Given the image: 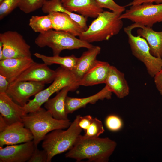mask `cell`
Instances as JSON below:
<instances>
[{"instance_id":"6da1fadb","label":"cell","mask_w":162,"mask_h":162,"mask_svg":"<svg viewBox=\"0 0 162 162\" xmlns=\"http://www.w3.org/2000/svg\"><path fill=\"white\" fill-rule=\"evenodd\" d=\"M116 145L108 137L88 138L80 135L65 156L77 162L86 159L89 162H107Z\"/></svg>"},{"instance_id":"7a4b0ae2","label":"cell","mask_w":162,"mask_h":162,"mask_svg":"<svg viewBox=\"0 0 162 162\" xmlns=\"http://www.w3.org/2000/svg\"><path fill=\"white\" fill-rule=\"evenodd\" d=\"M122 13L104 11L92 22L87 30L83 31L79 38L88 43L109 40L118 34L123 26L119 18Z\"/></svg>"},{"instance_id":"3957f363","label":"cell","mask_w":162,"mask_h":162,"mask_svg":"<svg viewBox=\"0 0 162 162\" xmlns=\"http://www.w3.org/2000/svg\"><path fill=\"white\" fill-rule=\"evenodd\" d=\"M22 122L32 134L36 147L47 134L57 129L67 128L71 123L69 119H56L50 111L41 107L26 114L22 118Z\"/></svg>"},{"instance_id":"277c9868","label":"cell","mask_w":162,"mask_h":162,"mask_svg":"<svg viewBox=\"0 0 162 162\" xmlns=\"http://www.w3.org/2000/svg\"><path fill=\"white\" fill-rule=\"evenodd\" d=\"M80 115H77L66 130H53L45 136L42 147L47 152V162H50L55 155L69 150L73 146L82 131L78 125Z\"/></svg>"},{"instance_id":"5b68a950","label":"cell","mask_w":162,"mask_h":162,"mask_svg":"<svg viewBox=\"0 0 162 162\" xmlns=\"http://www.w3.org/2000/svg\"><path fill=\"white\" fill-rule=\"evenodd\" d=\"M67 32L53 29L40 33L35 40L38 47L46 46L51 48L53 56L59 55L65 50H71L84 48L88 49L94 46L92 44L76 37Z\"/></svg>"},{"instance_id":"8992f818","label":"cell","mask_w":162,"mask_h":162,"mask_svg":"<svg viewBox=\"0 0 162 162\" xmlns=\"http://www.w3.org/2000/svg\"><path fill=\"white\" fill-rule=\"evenodd\" d=\"M56 71V76L52 83L48 87L35 95L33 99L30 100L23 106L26 114L41 107L52 94L58 92L64 88L70 86L74 91L79 86L71 71L61 66Z\"/></svg>"},{"instance_id":"52a82bcc","label":"cell","mask_w":162,"mask_h":162,"mask_svg":"<svg viewBox=\"0 0 162 162\" xmlns=\"http://www.w3.org/2000/svg\"><path fill=\"white\" fill-rule=\"evenodd\" d=\"M119 18L134 22L129 26L133 29L139 25L152 28L154 24L162 22V3H143L132 5L121 14Z\"/></svg>"},{"instance_id":"ba28073f","label":"cell","mask_w":162,"mask_h":162,"mask_svg":"<svg viewBox=\"0 0 162 162\" xmlns=\"http://www.w3.org/2000/svg\"><path fill=\"white\" fill-rule=\"evenodd\" d=\"M132 30L129 26L124 28V31L128 37V42L132 53L143 63L149 74L154 77L162 68V58L152 55L146 41L138 35H134L132 33Z\"/></svg>"},{"instance_id":"9c48e42d","label":"cell","mask_w":162,"mask_h":162,"mask_svg":"<svg viewBox=\"0 0 162 162\" xmlns=\"http://www.w3.org/2000/svg\"><path fill=\"white\" fill-rule=\"evenodd\" d=\"M0 42L3 45L2 60L9 58L32 57L30 46L23 36L16 31H9L0 33Z\"/></svg>"},{"instance_id":"30bf717a","label":"cell","mask_w":162,"mask_h":162,"mask_svg":"<svg viewBox=\"0 0 162 162\" xmlns=\"http://www.w3.org/2000/svg\"><path fill=\"white\" fill-rule=\"evenodd\" d=\"M45 84L27 81H15L10 83L7 94L16 103L24 106L29 98L43 90Z\"/></svg>"},{"instance_id":"8fae6325","label":"cell","mask_w":162,"mask_h":162,"mask_svg":"<svg viewBox=\"0 0 162 162\" xmlns=\"http://www.w3.org/2000/svg\"><path fill=\"white\" fill-rule=\"evenodd\" d=\"M36 147L33 140L4 148L0 147V162L28 161Z\"/></svg>"},{"instance_id":"7c38bea8","label":"cell","mask_w":162,"mask_h":162,"mask_svg":"<svg viewBox=\"0 0 162 162\" xmlns=\"http://www.w3.org/2000/svg\"><path fill=\"white\" fill-rule=\"evenodd\" d=\"M33 140L31 131L22 122L8 125L0 132V147L15 145Z\"/></svg>"},{"instance_id":"4fadbf2b","label":"cell","mask_w":162,"mask_h":162,"mask_svg":"<svg viewBox=\"0 0 162 162\" xmlns=\"http://www.w3.org/2000/svg\"><path fill=\"white\" fill-rule=\"evenodd\" d=\"M35 62L32 57L9 58L1 60L0 74L5 77L11 83Z\"/></svg>"},{"instance_id":"5bb4252c","label":"cell","mask_w":162,"mask_h":162,"mask_svg":"<svg viewBox=\"0 0 162 162\" xmlns=\"http://www.w3.org/2000/svg\"><path fill=\"white\" fill-rule=\"evenodd\" d=\"M44 63L35 62L14 81H32L45 84L52 82L56 77V72Z\"/></svg>"},{"instance_id":"9a60e30c","label":"cell","mask_w":162,"mask_h":162,"mask_svg":"<svg viewBox=\"0 0 162 162\" xmlns=\"http://www.w3.org/2000/svg\"><path fill=\"white\" fill-rule=\"evenodd\" d=\"M0 113L8 125L22 122L26 114L23 106L15 102L5 92L0 93Z\"/></svg>"},{"instance_id":"2e32d148","label":"cell","mask_w":162,"mask_h":162,"mask_svg":"<svg viewBox=\"0 0 162 162\" xmlns=\"http://www.w3.org/2000/svg\"><path fill=\"white\" fill-rule=\"evenodd\" d=\"M64 8L68 11L78 14L87 19L96 18L103 11L95 0H61Z\"/></svg>"},{"instance_id":"e0dca14e","label":"cell","mask_w":162,"mask_h":162,"mask_svg":"<svg viewBox=\"0 0 162 162\" xmlns=\"http://www.w3.org/2000/svg\"><path fill=\"white\" fill-rule=\"evenodd\" d=\"M110 66L107 62L97 60L78 82V85L88 86L105 83Z\"/></svg>"},{"instance_id":"ac0fdd59","label":"cell","mask_w":162,"mask_h":162,"mask_svg":"<svg viewBox=\"0 0 162 162\" xmlns=\"http://www.w3.org/2000/svg\"><path fill=\"white\" fill-rule=\"evenodd\" d=\"M105 84L110 90L120 98L129 93V88L124 74L114 66L110 65Z\"/></svg>"},{"instance_id":"d6986e66","label":"cell","mask_w":162,"mask_h":162,"mask_svg":"<svg viewBox=\"0 0 162 162\" xmlns=\"http://www.w3.org/2000/svg\"><path fill=\"white\" fill-rule=\"evenodd\" d=\"M112 92L106 86L97 93L85 98H76L67 96L65 101V108L68 114L72 113L80 108L85 107L88 104H94L99 100L111 98Z\"/></svg>"},{"instance_id":"ffe728a7","label":"cell","mask_w":162,"mask_h":162,"mask_svg":"<svg viewBox=\"0 0 162 162\" xmlns=\"http://www.w3.org/2000/svg\"><path fill=\"white\" fill-rule=\"evenodd\" d=\"M73 91L71 87H66L55 97L49 98L45 102V109L50 112L54 118L60 120H69L66 110L65 101L68 92Z\"/></svg>"},{"instance_id":"44dd1931","label":"cell","mask_w":162,"mask_h":162,"mask_svg":"<svg viewBox=\"0 0 162 162\" xmlns=\"http://www.w3.org/2000/svg\"><path fill=\"white\" fill-rule=\"evenodd\" d=\"M49 14L54 30L68 32L79 37L84 31L77 22L65 13L52 12Z\"/></svg>"},{"instance_id":"7402d4cb","label":"cell","mask_w":162,"mask_h":162,"mask_svg":"<svg viewBox=\"0 0 162 162\" xmlns=\"http://www.w3.org/2000/svg\"><path fill=\"white\" fill-rule=\"evenodd\" d=\"M136 32L138 35L145 39L150 48V53L154 56L162 58V31H155L152 27L137 26Z\"/></svg>"},{"instance_id":"603a6c76","label":"cell","mask_w":162,"mask_h":162,"mask_svg":"<svg viewBox=\"0 0 162 162\" xmlns=\"http://www.w3.org/2000/svg\"><path fill=\"white\" fill-rule=\"evenodd\" d=\"M101 50L100 46H94L83 52L78 58L75 67L72 71L77 83L97 60V57Z\"/></svg>"},{"instance_id":"cb8c5ba5","label":"cell","mask_w":162,"mask_h":162,"mask_svg":"<svg viewBox=\"0 0 162 162\" xmlns=\"http://www.w3.org/2000/svg\"><path fill=\"white\" fill-rule=\"evenodd\" d=\"M41 9L43 12L48 14L52 12L65 13L77 22L84 31L88 28L87 24V19L68 10L63 6L61 0H46Z\"/></svg>"},{"instance_id":"d4e9b609","label":"cell","mask_w":162,"mask_h":162,"mask_svg":"<svg viewBox=\"0 0 162 162\" xmlns=\"http://www.w3.org/2000/svg\"><path fill=\"white\" fill-rule=\"evenodd\" d=\"M34 55L48 65L54 64H58L65 68L72 71L75 68L78 58L74 55L69 56L62 57L58 56H48L38 53Z\"/></svg>"},{"instance_id":"484cf974","label":"cell","mask_w":162,"mask_h":162,"mask_svg":"<svg viewBox=\"0 0 162 162\" xmlns=\"http://www.w3.org/2000/svg\"><path fill=\"white\" fill-rule=\"evenodd\" d=\"M29 25L34 32L40 33L53 29L52 20L49 14L43 16H32L29 20Z\"/></svg>"},{"instance_id":"4316f807","label":"cell","mask_w":162,"mask_h":162,"mask_svg":"<svg viewBox=\"0 0 162 162\" xmlns=\"http://www.w3.org/2000/svg\"><path fill=\"white\" fill-rule=\"evenodd\" d=\"M104 131L102 122L96 117L93 118L92 122L83 136L88 138L98 137Z\"/></svg>"},{"instance_id":"83f0119b","label":"cell","mask_w":162,"mask_h":162,"mask_svg":"<svg viewBox=\"0 0 162 162\" xmlns=\"http://www.w3.org/2000/svg\"><path fill=\"white\" fill-rule=\"evenodd\" d=\"M46 0H20L18 7L25 14H29L41 8Z\"/></svg>"},{"instance_id":"f1b7e54d","label":"cell","mask_w":162,"mask_h":162,"mask_svg":"<svg viewBox=\"0 0 162 162\" xmlns=\"http://www.w3.org/2000/svg\"><path fill=\"white\" fill-rule=\"evenodd\" d=\"M20 0H4L0 4V20H2L18 7Z\"/></svg>"},{"instance_id":"f546056e","label":"cell","mask_w":162,"mask_h":162,"mask_svg":"<svg viewBox=\"0 0 162 162\" xmlns=\"http://www.w3.org/2000/svg\"><path fill=\"white\" fill-rule=\"evenodd\" d=\"M105 123L107 128L112 131H116L120 130L123 125L121 118L115 115L108 116L106 118Z\"/></svg>"},{"instance_id":"4dcf8cb0","label":"cell","mask_w":162,"mask_h":162,"mask_svg":"<svg viewBox=\"0 0 162 162\" xmlns=\"http://www.w3.org/2000/svg\"><path fill=\"white\" fill-rule=\"evenodd\" d=\"M100 8L108 9L112 11L122 13L125 10V6H120L114 0H95Z\"/></svg>"},{"instance_id":"1f68e13d","label":"cell","mask_w":162,"mask_h":162,"mask_svg":"<svg viewBox=\"0 0 162 162\" xmlns=\"http://www.w3.org/2000/svg\"><path fill=\"white\" fill-rule=\"evenodd\" d=\"M48 154L44 149L40 150L37 147L28 162H47Z\"/></svg>"},{"instance_id":"d6a6232c","label":"cell","mask_w":162,"mask_h":162,"mask_svg":"<svg viewBox=\"0 0 162 162\" xmlns=\"http://www.w3.org/2000/svg\"><path fill=\"white\" fill-rule=\"evenodd\" d=\"M93 118L90 115L80 116L78 122L79 126L85 131L92 122Z\"/></svg>"},{"instance_id":"836d02e7","label":"cell","mask_w":162,"mask_h":162,"mask_svg":"<svg viewBox=\"0 0 162 162\" xmlns=\"http://www.w3.org/2000/svg\"><path fill=\"white\" fill-rule=\"evenodd\" d=\"M156 87L160 94L162 95V68L154 76Z\"/></svg>"},{"instance_id":"e575fe53","label":"cell","mask_w":162,"mask_h":162,"mask_svg":"<svg viewBox=\"0 0 162 162\" xmlns=\"http://www.w3.org/2000/svg\"><path fill=\"white\" fill-rule=\"evenodd\" d=\"M10 83L5 77L0 74V93L6 92Z\"/></svg>"},{"instance_id":"d590c367","label":"cell","mask_w":162,"mask_h":162,"mask_svg":"<svg viewBox=\"0 0 162 162\" xmlns=\"http://www.w3.org/2000/svg\"><path fill=\"white\" fill-rule=\"evenodd\" d=\"M143 3H155L156 4H160L162 3V0H133L126 6H130Z\"/></svg>"},{"instance_id":"8d00e7d4","label":"cell","mask_w":162,"mask_h":162,"mask_svg":"<svg viewBox=\"0 0 162 162\" xmlns=\"http://www.w3.org/2000/svg\"><path fill=\"white\" fill-rule=\"evenodd\" d=\"M8 125L0 115V132L3 130Z\"/></svg>"},{"instance_id":"74e56055","label":"cell","mask_w":162,"mask_h":162,"mask_svg":"<svg viewBox=\"0 0 162 162\" xmlns=\"http://www.w3.org/2000/svg\"><path fill=\"white\" fill-rule=\"evenodd\" d=\"M3 58V45L2 42H0V60Z\"/></svg>"},{"instance_id":"f35d334b","label":"cell","mask_w":162,"mask_h":162,"mask_svg":"<svg viewBox=\"0 0 162 162\" xmlns=\"http://www.w3.org/2000/svg\"><path fill=\"white\" fill-rule=\"evenodd\" d=\"M4 0H0V4H1Z\"/></svg>"}]
</instances>
